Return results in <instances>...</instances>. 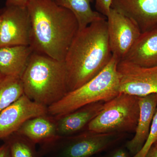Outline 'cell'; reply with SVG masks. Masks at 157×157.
<instances>
[{
  "mask_svg": "<svg viewBox=\"0 0 157 157\" xmlns=\"http://www.w3.org/2000/svg\"><path fill=\"white\" fill-rule=\"evenodd\" d=\"M27 8L31 24L29 46L33 52L64 61L78 31L76 17L54 0H31Z\"/></svg>",
  "mask_w": 157,
  "mask_h": 157,
  "instance_id": "1",
  "label": "cell"
},
{
  "mask_svg": "<svg viewBox=\"0 0 157 157\" xmlns=\"http://www.w3.org/2000/svg\"><path fill=\"white\" fill-rule=\"evenodd\" d=\"M112 56L107 18L78 31L64 59L68 92L97 76L109 63Z\"/></svg>",
  "mask_w": 157,
  "mask_h": 157,
  "instance_id": "2",
  "label": "cell"
},
{
  "mask_svg": "<svg viewBox=\"0 0 157 157\" xmlns=\"http://www.w3.org/2000/svg\"><path fill=\"white\" fill-rule=\"evenodd\" d=\"M24 94L48 107L68 93L64 61L33 52L21 78Z\"/></svg>",
  "mask_w": 157,
  "mask_h": 157,
  "instance_id": "3",
  "label": "cell"
},
{
  "mask_svg": "<svg viewBox=\"0 0 157 157\" xmlns=\"http://www.w3.org/2000/svg\"><path fill=\"white\" fill-rule=\"evenodd\" d=\"M119 62L113 55L109 63L97 76L48 107V114L57 118L87 104L100 101L106 103L117 96L120 94Z\"/></svg>",
  "mask_w": 157,
  "mask_h": 157,
  "instance_id": "4",
  "label": "cell"
},
{
  "mask_svg": "<svg viewBox=\"0 0 157 157\" xmlns=\"http://www.w3.org/2000/svg\"><path fill=\"white\" fill-rule=\"evenodd\" d=\"M139 113V97L120 93L105 103L88 130L103 133L135 132Z\"/></svg>",
  "mask_w": 157,
  "mask_h": 157,
  "instance_id": "5",
  "label": "cell"
},
{
  "mask_svg": "<svg viewBox=\"0 0 157 157\" xmlns=\"http://www.w3.org/2000/svg\"><path fill=\"white\" fill-rule=\"evenodd\" d=\"M119 133H98L89 131L75 136L60 137L53 143L43 146L42 154L53 157H91L108 149L119 140Z\"/></svg>",
  "mask_w": 157,
  "mask_h": 157,
  "instance_id": "6",
  "label": "cell"
},
{
  "mask_svg": "<svg viewBox=\"0 0 157 157\" xmlns=\"http://www.w3.org/2000/svg\"><path fill=\"white\" fill-rule=\"evenodd\" d=\"M0 47L29 45L31 24L27 7L7 6L0 10Z\"/></svg>",
  "mask_w": 157,
  "mask_h": 157,
  "instance_id": "7",
  "label": "cell"
},
{
  "mask_svg": "<svg viewBox=\"0 0 157 157\" xmlns=\"http://www.w3.org/2000/svg\"><path fill=\"white\" fill-rule=\"evenodd\" d=\"M117 69L120 93L139 97L157 94V66L143 67L121 60Z\"/></svg>",
  "mask_w": 157,
  "mask_h": 157,
  "instance_id": "8",
  "label": "cell"
},
{
  "mask_svg": "<svg viewBox=\"0 0 157 157\" xmlns=\"http://www.w3.org/2000/svg\"><path fill=\"white\" fill-rule=\"evenodd\" d=\"M107 21L108 39L113 55L121 60L141 32L132 19L113 8L107 16Z\"/></svg>",
  "mask_w": 157,
  "mask_h": 157,
  "instance_id": "9",
  "label": "cell"
},
{
  "mask_svg": "<svg viewBox=\"0 0 157 157\" xmlns=\"http://www.w3.org/2000/svg\"><path fill=\"white\" fill-rule=\"evenodd\" d=\"M47 114L48 107L32 101L24 94L0 113V139L17 132L28 120Z\"/></svg>",
  "mask_w": 157,
  "mask_h": 157,
  "instance_id": "10",
  "label": "cell"
},
{
  "mask_svg": "<svg viewBox=\"0 0 157 157\" xmlns=\"http://www.w3.org/2000/svg\"><path fill=\"white\" fill-rule=\"evenodd\" d=\"M111 8L132 19L141 33L157 28V0H112Z\"/></svg>",
  "mask_w": 157,
  "mask_h": 157,
  "instance_id": "11",
  "label": "cell"
},
{
  "mask_svg": "<svg viewBox=\"0 0 157 157\" xmlns=\"http://www.w3.org/2000/svg\"><path fill=\"white\" fill-rule=\"evenodd\" d=\"M140 113L135 135L125 144L132 155L137 154L146 142L157 107V94L139 97Z\"/></svg>",
  "mask_w": 157,
  "mask_h": 157,
  "instance_id": "12",
  "label": "cell"
},
{
  "mask_svg": "<svg viewBox=\"0 0 157 157\" xmlns=\"http://www.w3.org/2000/svg\"><path fill=\"white\" fill-rule=\"evenodd\" d=\"M103 101L87 104L66 115L56 118L59 136L66 137L74 135L88 126L103 109Z\"/></svg>",
  "mask_w": 157,
  "mask_h": 157,
  "instance_id": "13",
  "label": "cell"
},
{
  "mask_svg": "<svg viewBox=\"0 0 157 157\" xmlns=\"http://www.w3.org/2000/svg\"><path fill=\"white\" fill-rule=\"evenodd\" d=\"M16 133L43 146L53 143L60 137L57 132L56 119L48 114L28 120Z\"/></svg>",
  "mask_w": 157,
  "mask_h": 157,
  "instance_id": "14",
  "label": "cell"
},
{
  "mask_svg": "<svg viewBox=\"0 0 157 157\" xmlns=\"http://www.w3.org/2000/svg\"><path fill=\"white\" fill-rule=\"evenodd\" d=\"M121 60L143 67L157 66V28L141 33Z\"/></svg>",
  "mask_w": 157,
  "mask_h": 157,
  "instance_id": "15",
  "label": "cell"
},
{
  "mask_svg": "<svg viewBox=\"0 0 157 157\" xmlns=\"http://www.w3.org/2000/svg\"><path fill=\"white\" fill-rule=\"evenodd\" d=\"M33 50L29 45L0 47V72L4 77L21 78Z\"/></svg>",
  "mask_w": 157,
  "mask_h": 157,
  "instance_id": "16",
  "label": "cell"
},
{
  "mask_svg": "<svg viewBox=\"0 0 157 157\" xmlns=\"http://www.w3.org/2000/svg\"><path fill=\"white\" fill-rule=\"evenodd\" d=\"M59 6L70 10L76 17L78 31L93 22L107 18L98 11H94L91 3L93 0H54Z\"/></svg>",
  "mask_w": 157,
  "mask_h": 157,
  "instance_id": "17",
  "label": "cell"
},
{
  "mask_svg": "<svg viewBox=\"0 0 157 157\" xmlns=\"http://www.w3.org/2000/svg\"><path fill=\"white\" fill-rule=\"evenodd\" d=\"M24 94L21 78L6 76L0 82V113Z\"/></svg>",
  "mask_w": 157,
  "mask_h": 157,
  "instance_id": "18",
  "label": "cell"
},
{
  "mask_svg": "<svg viewBox=\"0 0 157 157\" xmlns=\"http://www.w3.org/2000/svg\"><path fill=\"white\" fill-rule=\"evenodd\" d=\"M3 140L9 144L11 157H39L36 144L16 132Z\"/></svg>",
  "mask_w": 157,
  "mask_h": 157,
  "instance_id": "19",
  "label": "cell"
},
{
  "mask_svg": "<svg viewBox=\"0 0 157 157\" xmlns=\"http://www.w3.org/2000/svg\"><path fill=\"white\" fill-rule=\"evenodd\" d=\"M157 141V107L153 118L149 133L146 142L138 153L132 157H145L152 147Z\"/></svg>",
  "mask_w": 157,
  "mask_h": 157,
  "instance_id": "20",
  "label": "cell"
},
{
  "mask_svg": "<svg viewBox=\"0 0 157 157\" xmlns=\"http://www.w3.org/2000/svg\"><path fill=\"white\" fill-rule=\"evenodd\" d=\"M112 0H95V7L100 14L107 17L111 8Z\"/></svg>",
  "mask_w": 157,
  "mask_h": 157,
  "instance_id": "21",
  "label": "cell"
},
{
  "mask_svg": "<svg viewBox=\"0 0 157 157\" xmlns=\"http://www.w3.org/2000/svg\"><path fill=\"white\" fill-rule=\"evenodd\" d=\"M105 157H130V156L127 149L123 147H118L110 151Z\"/></svg>",
  "mask_w": 157,
  "mask_h": 157,
  "instance_id": "22",
  "label": "cell"
},
{
  "mask_svg": "<svg viewBox=\"0 0 157 157\" xmlns=\"http://www.w3.org/2000/svg\"><path fill=\"white\" fill-rule=\"evenodd\" d=\"M31 0H6V6L27 7Z\"/></svg>",
  "mask_w": 157,
  "mask_h": 157,
  "instance_id": "23",
  "label": "cell"
},
{
  "mask_svg": "<svg viewBox=\"0 0 157 157\" xmlns=\"http://www.w3.org/2000/svg\"><path fill=\"white\" fill-rule=\"evenodd\" d=\"M0 157H11L9 144L6 142L0 146Z\"/></svg>",
  "mask_w": 157,
  "mask_h": 157,
  "instance_id": "24",
  "label": "cell"
},
{
  "mask_svg": "<svg viewBox=\"0 0 157 157\" xmlns=\"http://www.w3.org/2000/svg\"><path fill=\"white\" fill-rule=\"evenodd\" d=\"M145 157H157V147L153 145L149 150Z\"/></svg>",
  "mask_w": 157,
  "mask_h": 157,
  "instance_id": "25",
  "label": "cell"
},
{
  "mask_svg": "<svg viewBox=\"0 0 157 157\" xmlns=\"http://www.w3.org/2000/svg\"><path fill=\"white\" fill-rule=\"evenodd\" d=\"M4 76L2 75V73H1V72H0V82L2 81V80L4 78Z\"/></svg>",
  "mask_w": 157,
  "mask_h": 157,
  "instance_id": "26",
  "label": "cell"
},
{
  "mask_svg": "<svg viewBox=\"0 0 157 157\" xmlns=\"http://www.w3.org/2000/svg\"><path fill=\"white\" fill-rule=\"evenodd\" d=\"M1 18L0 17V33H1Z\"/></svg>",
  "mask_w": 157,
  "mask_h": 157,
  "instance_id": "27",
  "label": "cell"
},
{
  "mask_svg": "<svg viewBox=\"0 0 157 157\" xmlns=\"http://www.w3.org/2000/svg\"><path fill=\"white\" fill-rule=\"evenodd\" d=\"M154 146H155L156 147H157V141L155 143V144L154 145Z\"/></svg>",
  "mask_w": 157,
  "mask_h": 157,
  "instance_id": "28",
  "label": "cell"
}]
</instances>
